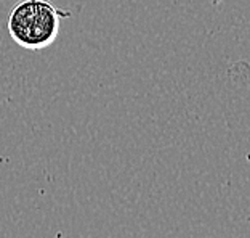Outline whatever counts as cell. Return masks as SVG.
I'll list each match as a JSON object with an SVG mask.
<instances>
[{
    "label": "cell",
    "instance_id": "1",
    "mask_svg": "<svg viewBox=\"0 0 250 238\" xmlns=\"http://www.w3.org/2000/svg\"><path fill=\"white\" fill-rule=\"evenodd\" d=\"M67 16L69 11L56 8L50 0H20L11 10L7 27L20 47L39 52L56 41L61 18Z\"/></svg>",
    "mask_w": 250,
    "mask_h": 238
}]
</instances>
